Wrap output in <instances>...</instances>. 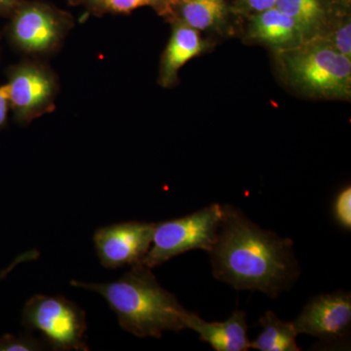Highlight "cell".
Masks as SVG:
<instances>
[{
    "mask_svg": "<svg viewBox=\"0 0 351 351\" xmlns=\"http://www.w3.org/2000/svg\"><path fill=\"white\" fill-rule=\"evenodd\" d=\"M331 0H277L276 7L297 23L306 41L321 38L332 19Z\"/></svg>",
    "mask_w": 351,
    "mask_h": 351,
    "instance_id": "obj_13",
    "label": "cell"
},
{
    "mask_svg": "<svg viewBox=\"0 0 351 351\" xmlns=\"http://www.w3.org/2000/svg\"><path fill=\"white\" fill-rule=\"evenodd\" d=\"M223 215V206L214 203L189 216L154 223L152 246L142 263L152 269L188 251L200 249L210 253Z\"/></svg>",
    "mask_w": 351,
    "mask_h": 351,
    "instance_id": "obj_5",
    "label": "cell"
},
{
    "mask_svg": "<svg viewBox=\"0 0 351 351\" xmlns=\"http://www.w3.org/2000/svg\"><path fill=\"white\" fill-rule=\"evenodd\" d=\"M281 71L291 86L307 96L348 100L351 96V59L321 38L291 49L278 51Z\"/></svg>",
    "mask_w": 351,
    "mask_h": 351,
    "instance_id": "obj_3",
    "label": "cell"
},
{
    "mask_svg": "<svg viewBox=\"0 0 351 351\" xmlns=\"http://www.w3.org/2000/svg\"><path fill=\"white\" fill-rule=\"evenodd\" d=\"M186 328L199 335L200 341L209 343L216 351H246L251 341L247 336L246 313L234 311L223 322H207L197 314L188 311L184 316Z\"/></svg>",
    "mask_w": 351,
    "mask_h": 351,
    "instance_id": "obj_10",
    "label": "cell"
},
{
    "mask_svg": "<svg viewBox=\"0 0 351 351\" xmlns=\"http://www.w3.org/2000/svg\"><path fill=\"white\" fill-rule=\"evenodd\" d=\"M173 6H177L175 21L198 32L217 27L226 18L225 0H178Z\"/></svg>",
    "mask_w": 351,
    "mask_h": 351,
    "instance_id": "obj_15",
    "label": "cell"
},
{
    "mask_svg": "<svg viewBox=\"0 0 351 351\" xmlns=\"http://www.w3.org/2000/svg\"><path fill=\"white\" fill-rule=\"evenodd\" d=\"M73 6H82L95 16L127 14L141 7H152L161 15H170L173 0H69Z\"/></svg>",
    "mask_w": 351,
    "mask_h": 351,
    "instance_id": "obj_16",
    "label": "cell"
},
{
    "mask_svg": "<svg viewBox=\"0 0 351 351\" xmlns=\"http://www.w3.org/2000/svg\"><path fill=\"white\" fill-rule=\"evenodd\" d=\"M206 48L199 32L175 21L172 34L164 50L159 66L158 83L163 88L174 86L178 73L191 59L200 55Z\"/></svg>",
    "mask_w": 351,
    "mask_h": 351,
    "instance_id": "obj_11",
    "label": "cell"
},
{
    "mask_svg": "<svg viewBox=\"0 0 351 351\" xmlns=\"http://www.w3.org/2000/svg\"><path fill=\"white\" fill-rule=\"evenodd\" d=\"M331 3L338 8L339 13L346 14L350 10L351 0H331Z\"/></svg>",
    "mask_w": 351,
    "mask_h": 351,
    "instance_id": "obj_24",
    "label": "cell"
},
{
    "mask_svg": "<svg viewBox=\"0 0 351 351\" xmlns=\"http://www.w3.org/2000/svg\"><path fill=\"white\" fill-rule=\"evenodd\" d=\"M38 257L39 252L36 250L27 251L25 252V253L22 254L19 257L16 258L15 260L13 261L12 263L7 267V269L2 270V271L0 272V280L5 278V277L8 276V274H10V272L12 271L18 265H20V263L32 262V261L36 260Z\"/></svg>",
    "mask_w": 351,
    "mask_h": 351,
    "instance_id": "obj_21",
    "label": "cell"
},
{
    "mask_svg": "<svg viewBox=\"0 0 351 351\" xmlns=\"http://www.w3.org/2000/svg\"><path fill=\"white\" fill-rule=\"evenodd\" d=\"M9 107L14 120L29 125L56 108L60 91L57 73L38 58L27 57L5 71Z\"/></svg>",
    "mask_w": 351,
    "mask_h": 351,
    "instance_id": "obj_6",
    "label": "cell"
},
{
    "mask_svg": "<svg viewBox=\"0 0 351 351\" xmlns=\"http://www.w3.org/2000/svg\"><path fill=\"white\" fill-rule=\"evenodd\" d=\"M332 215L339 228L351 230V186H343L335 196L332 204Z\"/></svg>",
    "mask_w": 351,
    "mask_h": 351,
    "instance_id": "obj_18",
    "label": "cell"
},
{
    "mask_svg": "<svg viewBox=\"0 0 351 351\" xmlns=\"http://www.w3.org/2000/svg\"><path fill=\"white\" fill-rule=\"evenodd\" d=\"M23 1L24 0H0V16L10 17L11 14Z\"/></svg>",
    "mask_w": 351,
    "mask_h": 351,
    "instance_id": "obj_23",
    "label": "cell"
},
{
    "mask_svg": "<svg viewBox=\"0 0 351 351\" xmlns=\"http://www.w3.org/2000/svg\"><path fill=\"white\" fill-rule=\"evenodd\" d=\"M154 223L124 221L99 228L95 248L103 267L115 269L142 263L151 248Z\"/></svg>",
    "mask_w": 351,
    "mask_h": 351,
    "instance_id": "obj_9",
    "label": "cell"
},
{
    "mask_svg": "<svg viewBox=\"0 0 351 351\" xmlns=\"http://www.w3.org/2000/svg\"><path fill=\"white\" fill-rule=\"evenodd\" d=\"M9 19V44L17 52L38 59L56 54L75 27L71 14L43 1L24 0Z\"/></svg>",
    "mask_w": 351,
    "mask_h": 351,
    "instance_id": "obj_4",
    "label": "cell"
},
{
    "mask_svg": "<svg viewBox=\"0 0 351 351\" xmlns=\"http://www.w3.org/2000/svg\"><path fill=\"white\" fill-rule=\"evenodd\" d=\"M321 38L341 55L351 59V20L350 14L338 18L336 22L330 20Z\"/></svg>",
    "mask_w": 351,
    "mask_h": 351,
    "instance_id": "obj_17",
    "label": "cell"
},
{
    "mask_svg": "<svg viewBox=\"0 0 351 351\" xmlns=\"http://www.w3.org/2000/svg\"><path fill=\"white\" fill-rule=\"evenodd\" d=\"M223 209L218 239L209 253L215 278L270 298L288 290L301 274L293 240L263 230L239 208Z\"/></svg>",
    "mask_w": 351,
    "mask_h": 351,
    "instance_id": "obj_1",
    "label": "cell"
},
{
    "mask_svg": "<svg viewBox=\"0 0 351 351\" xmlns=\"http://www.w3.org/2000/svg\"><path fill=\"white\" fill-rule=\"evenodd\" d=\"M258 326L263 331L258 338L251 341L250 348L261 351H300L301 348L295 343L298 332L292 322L279 319L272 313L267 311L260 318Z\"/></svg>",
    "mask_w": 351,
    "mask_h": 351,
    "instance_id": "obj_14",
    "label": "cell"
},
{
    "mask_svg": "<svg viewBox=\"0 0 351 351\" xmlns=\"http://www.w3.org/2000/svg\"><path fill=\"white\" fill-rule=\"evenodd\" d=\"M0 41H1V32H0ZM0 53H1V48H0Z\"/></svg>",
    "mask_w": 351,
    "mask_h": 351,
    "instance_id": "obj_25",
    "label": "cell"
},
{
    "mask_svg": "<svg viewBox=\"0 0 351 351\" xmlns=\"http://www.w3.org/2000/svg\"><path fill=\"white\" fill-rule=\"evenodd\" d=\"M293 323L298 334H306L328 345L348 339L351 323V294L345 291L316 295Z\"/></svg>",
    "mask_w": 351,
    "mask_h": 351,
    "instance_id": "obj_8",
    "label": "cell"
},
{
    "mask_svg": "<svg viewBox=\"0 0 351 351\" xmlns=\"http://www.w3.org/2000/svg\"><path fill=\"white\" fill-rule=\"evenodd\" d=\"M23 324L43 335L53 350H88L84 341L87 330L84 311L62 295H36L25 302Z\"/></svg>",
    "mask_w": 351,
    "mask_h": 351,
    "instance_id": "obj_7",
    "label": "cell"
},
{
    "mask_svg": "<svg viewBox=\"0 0 351 351\" xmlns=\"http://www.w3.org/2000/svg\"><path fill=\"white\" fill-rule=\"evenodd\" d=\"M249 34L252 38L267 44L277 52L291 49L306 41L297 23L277 7L254 14L249 25Z\"/></svg>",
    "mask_w": 351,
    "mask_h": 351,
    "instance_id": "obj_12",
    "label": "cell"
},
{
    "mask_svg": "<svg viewBox=\"0 0 351 351\" xmlns=\"http://www.w3.org/2000/svg\"><path fill=\"white\" fill-rule=\"evenodd\" d=\"M119 280L91 284L71 281L75 287L86 289L103 295L119 318L122 329L138 338H161L164 331L186 329L188 311L177 298L158 283L152 269L138 263L131 265Z\"/></svg>",
    "mask_w": 351,
    "mask_h": 351,
    "instance_id": "obj_2",
    "label": "cell"
},
{
    "mask_svg": "<svg viewBox=\"0 0 351 351\" xmlns=\"http://www.w3.org/2000/svg\"><path fill=\"white\" fill-rule=\"evenodd\" d=\"M46 343L31 335L15 337L4 335L0 338V351H38L45 350Z\"/></svg>",
    "mask_w": 351,
    "mask_h": 351,
    "instance_id": "obj_19",
    "label": "cell"
},
{
    "mask_svg": "<svg viewBox=\"0 0 351 351\" xmlns=\"http://www.w3.org/2000/svg\"><path fill=\"white\" fill-rule=\"evenodd\" d=\"M176 1H178V0H173V4H174Z\"/></svg>",
    "mask_w": 351,
    "mask_h": 351,
    "instance_id": "obj_26",
    "label": "cell"
},
{
    "mask_svg": "<svg viewBox=\"0 0 351 351\" xmlns=\"http://www.w3.org/2000/svg\"><path fill=\"white\" fill-rule=\"evenodd\" d=\"M277 0H240L242 8L248 12L258 14L276 7Z\"/></svg>",
    "mask_w": 351,
    "mask_h": 351,
    "instance_id": "obj_20",
    "label": "cell"
},
{
    "mask_svg": "<svg viewBox=\"0 0 351 351\" xmlns=\"http://www.w3.org/2000/svg\"><path fill=\"white\" fill-rule=\"evenodd\" d=\"M9 101L5 85L0 86V131L7 126L8 120Z\"/></svg>",
    "mask_w": 351,
    "mask_h": 351,
    "instance_id": "obj_22",
    "label": "cell"
}]
</instances>
